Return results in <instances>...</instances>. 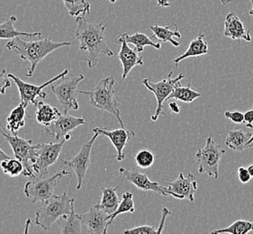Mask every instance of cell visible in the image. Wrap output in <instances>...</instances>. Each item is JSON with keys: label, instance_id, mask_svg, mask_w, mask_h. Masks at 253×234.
I'll list each match as a JSON object with an SVG mask.
<instances>
[{"label": "cell", "instance_id": "1", "mask_svg": "<svg viewBox=\"0 0 253 234\" xmlns=\"http://www.w3.org/2000/svg\"><path fill=\"white\" fill-rule=\"evenodd\" d=\"M76 24L75 36L80 41V50L88 53L86 61L89 69L96 68L101 54L114 55L106 40L107 25L89 23L84 16L76 17Z\"/></svg>", "mask_w": 253, "mask_h": 234}, {"label": "cell", "instance_id": "2", "mask_svg": "<svg viewBox=\"0 0 253 234\" xmlns=\"http://www.w3.org/2000/svg\"><path fill=\"white\" fill-rule=\"evenodd\" d=\"M22 36H16L11 39L6 43L5 47L9 51H15L23 61L29 62L26 76L33 77L36 68L41 61L51 52L64 46L71 45L70 41H53L49 38H45L38 41H26L21 38Z\"/></svg>", "mask_w": 253, "mask_h": 234}, {"label": "cell", "instance_id": "3", "mask_svg": "<svg viewBox=\"0 0 253 234\" xmlns=\"http://www.w3.org/2000/svg\"><path fill=\"white\" fill-rule=\"evenodd\" d=\"M115 85L116 78L114 77H106L90 91L80 90V94L87 95L90 105L101 110L102 112L111 114L117 118L122 128H126L122 119L121 104L117 99V93L114 88Z\"/></svg>", "mask_w": 253, "mask_h": 234}, {"label": "cell", "instance_id": "4", "mask_svg": "<svg viewBox=\"0 0 253 234\" xmlns=\"http://www.w3.org/2000/svg\"><path fill=\"white\" fill-rule=\"evenodd\" d=\"M74 197H70L66 192L57 195H54L51 198L42 203V205L36 211V223L44 231L51 230V226L63 215L70 214L74 208Z\"/></svg>", "mask_w": 253, "mask_h": 234}, {"label": "cell", "instance_id": "5", "mask_svg": "<svg viewBox=\"0 0 253 234\" xmlns=\"http://www.w3.org/2000/svg\"><path fill=\"white\" fill-rule=\"evenodd\" d=\"M84 78L85 76L83 74L79 76H68L67 74L51 84V90L55 95L61 107H63V112L78 110L80 108L77 99L80 94L78 86Z\"/></svg>", "mask_w": 253, "mask_h": 234}, {"label": "cell", "instance_id": "6", "mask_svg": "<svg viewBox=\"0 0 253 234\" xmlns=\"http://www.w3.org/2000/svg\"><path fill=\"white\" fill-rule=\"evenodd\" d=\"M225 153L226 151L220 144L215 143L213 135L210 134L207 139L206 145L196 153V159L199 163L198 172L208 174L209 177L217 179L220 161Z\"/></svg>", "mask_w": 253, "mask_h": 234}, {"label": "cell", "instance_id": "7", "mask_svg": "<svg viewBox=\"0 0 253 234\" xmlns=\"http://www.w3.org/2000/svg\"><path fill=\"white\" fill-rule=\"evenodd\" d=\"M70 175L71 172L64 168L50 177H37L26 182L24 188V193L32 200L33 203H42L55 195L54 189L59 179Z\"/></svg>", "mask_w": 253, "mask_h": 234}, {"label": "cell", "instance_id": "8", "mask_svg": "<svg viewBox=\"0 0 253 234\" xmlns=\"http://www.w3.org/2000/svg\"><path fill=\"white\" fill-rule=\"evenodd\" d=\"M3 130V136L5 137V141L9 143L11 149L13 150L14 157L19 159L21 162L24 164L25 170L23 176L28 177L32 179L36 178V176L33 171V164L36 160V144H34L33 140H27L21 138L17 134H8L4 127Z\"/></svg>", "mask_w": 253, "mask_h": 234}, {"label": "cell", "instance_id": "9", "mask_svg": "<svg viewBox=\"0 0 253 234\" xmlns=\"http://www.w3.org/2000/svg\"><path fill=\"white\" fill-rule=\"evenodd\" d=\"M66 142L63 139L61 142L36 144V160L32 166L36 178L48 176L49 168L58 160Z\"/></svg>", "mask_w": 253, "mask_h": 234}, {"label": "cell", "instance_id": "10", "mask_svg": "<svg viewBox=\"0 0 253 234\" xmlns=\"http://www.w3.org/2000/svg\"><path fill=\"white\" fill-rule=\"evenodd\" d=\"M172 75L173 72H170L167 78L159 82H152L150 78L142 79V84L154 94L157 100V108L152 117V120L154 122L157 121L160 116H165V113L163 112V104L167 101L168 97L172 93L174 88L180 84V80L185 78L184 73H180L175 78H172Z\"/></svg>", "mask_w": 253, "mask_h": 234}, {"label": "cell", "instance_id": "11", "mask_svg": "<svg viewBox=\"0 0 253 234\" xmlns=\"http://www.w3.org/2000/svg\"><path fill=\"white\" fill-rule=\"evenodd\" d=\"M69 73V70L66 69L63 72L58 74L57 76L54 77L53 78H51L48 81L44 82L43 84H42L40 86H37L36 84H32V83H28V82L24 81L22 80L20 78L15 76L12 73H8L7 77L13 79L15 82L18 92H19V96H20V103L24 105V107H27L31 104L36 105V98L37 97H42V98H46L47 97V93L43 91V89L48 86H51L53 82L56 80L60 79L61 77L65 76Z\"/></svg>", "mask_w": 253, "mask_h": 234}, {"label": "cell", "instance_id": "12", "mask_svg": "<svg viewBox=\"0 0 253 234\" xmlns=\"http://www.w3.org/2000/svg\"><path fill=\"white\" fill-rule=\"evenodd\" d=\"M99 134L97 132H94V135L92 136L91 139L81 146L80 152L77 153V155H75L73 158L70 160L61 159V162L67 166V168L72 169L73 172L76 175L77 191H80L82 188L84 178L86 177V171L90 165L92 148Z\"/></svg>", "mask_w": 253, "mask_h": 234}, {"label": "cell", "instance_id": "13", "mask_svg": "<svg viewBox=\"0 0 253 234\" xmlns=\"http://www.w3.org/2000/svg\"><path fill=\"white\" fill-rule=\"evenodd\" d=\"M119 173L122 177L126 178L129 182L133 184L137 189L142 191H153L160 194L164 196L171 195L173 196L172 192H170L168 187H163L158 182L152 181L146 174L140 172L136 168L126 169L125 168H119Z\"/></svg>", "mask_w": 253, "mask_h": 234}, {"label": "cell", "instance_id": "14", "mask_svg": "<svg viewBox=\"0 0 253 234\" xmlns=\"http://www.w3.org/2000/svg\"><path fill=\"white\" fill-rule=\"evenodd\" d=\"M84 124H86L85 118L73 117L69 112H63L50 126L45 127V132L46 134L53 136L55 142H59L74 129Z\"/></svg>", "mask_w": 253, "mask_h": 234}, {"label": "cell", "instance_id": "15", "mask_svg": "<svg viewBox=\"0 0 253 234\" xmlns=\"http://www.w3.org/2000/svg\"><path fill=\"white\" fill-rule=\"evenodd\" d=\"M93 132H97L99 135H103L108 138L113 145L117 150V155L112 158H117L118 161H122L126 158V154L124 153V149L126 148L128 142L135 137V132L127 128H120L116 130H107V128H93Z\"/></svg>", "mask_w": 253, "mask_h": 234}, {"label": "cell", "instance_id": "16", "mask_svg": "<svg viewBox=\"0 0 253 234\" xmlns=\"http://www.w3.org/2000/svg\"><path fill=\"white\" fill-rule=\"evenodd\" d=\"M110 215L104 212L97 204L90 207L86 214H81V222L89 234H106L109 228Z\"/></svg>", "mask_w": 253, "mask_h": 234}, {"label": "cell", "instance_id": "17", "mask_svg": "<svg viewBox=\"0 0 253 234\" xmlns=\"http://www.w3.org/2000/svg\"><path fill=\"white\" fill-rule=\"evenodd\" d=\"M198 188V181L191 173L187 174V176L179 173L175 180L168 183V189L172 192L174 198L187 199L190 202H194Z\"/></svg>", "mask_w": 253, "mask_h": 234}, {"label": "cell", "instance_id": "18", "mask_svg": "<svg viewBox=\"0 0 253 234\" xmlns=\"http://www.w3.org/2000/svg\"><path fill=\"white\" fill-rule=\"evenodd\" d=\"M117 43L121 44V49L118 53V59L121 61L123 66L122 78L126 79L128 74L135 66L143 65V58L139 55V52L136 50H133L129 47L126 40H124L120 36L116 40Z\"/></svg>", "mask_w": 253, "mask_h": 234}, {"label": "cell", "instance_id": "19", "mask_svg": "<svg viewBox=\"0 0 253 234\" xmlns=\"http://www.w3.org/2000/svg\"><path fill=\"white\" fill-rule=\"evenodd\" d=\"M223 35L233 40L243 39L246 41H252L250 31L245 28V26L238 16L232 12L225 16Z\"/></svg>", "mask_w": 253, "mask_h": 234}, {"label": "cell", "instance_id": "20", "mask_svg": "<svg viewBox=\"0 0 253 234\" xmlns=\"http://www.w3.org/2000/svg\"><path fill=\"white\" fill-rule=\"evenodd\" d=\"M208 52H209V47H208V41L206 40V36L204 33H200L189 43L187 51H185L182 55L176 58L174 60V62L176 66H177L180 61H183L187 58L203 56L208 54Z\"/></svg>", "mask_w": 253, "mask_h": 234}, {"label": "cell", "instance_id": "21", "mask_svg": "<svg viewBox=\"0 0 253 234\" xmlns=\"http://www.w3.org/2000/svg\"><path fill=\"white\" fill-rule=\"evenodd\" d=\"M36 106V120L44 127L50 126L61 114L58 108L43 101H37Z\"/></svg>", "mask_w": 253, "mask_h": 234}, {"label": "cell", "instance_id": "22", "mask_svg": "<svg viewBox=\"0 0 253 234\" xmlns=\"http://www.w3.org/2000/svg\"><path fill=\"white\" fill-rule=\"evenodd\" d=\"M253 133L244 132L243 130H229L224 144L231 150L243 152V150L247 149V143L253 136Z\"/></svg>", "mask_w": 253, "mask_h": 234}, {"label": "cell", "instance_id": "23", "mask_svg": "<svg viewBox=\"0 0 253 234\" xmlns=\"http://www.w3.org/2000/svg\"><path fill=\"white\" fill-rule=\"evenodd\" d=\"M57 222L62 234H80L82 233L81 214L76 213L74 208L71 210L70 214L61 216Z\"/></svg>", "mask_w": 253, "mask_h": 234}, {"label": "cell", "instance_id": "24", "mask_svg": "<svg viewBox=\"0 0 253 234\" xmlns=\"http://www.w3.org/2000/svg\"><path fill=\"white\" fill-rule=\"evenodd\" d=\"M17 20L16 16L12 15L4 23L0 24V40H11L16 36H26V37H37L42 36V32L28 33L21 32L15 28V22Z\"/></svg>", "mask_w": 253, "mask_h": 234}, {"label": "cell", "instance_id": "25", "mask_svg": "<svg viewBox=\"0 0 253 234\" xmlns=\"http://www.w3.org/2000/svg\"><path fill=\"white\" fill-rule=\"evenodd\" d=\"M150 29L153 33L152 37H156L161 42H170L175 47L180 45V42L174 39L175 37H182L176 24H174V30H171L169 26H162L160 25H152L150 26Z\"/></svg>", "mask_w": 253, "mask_h": 234}, {"label": "cell", "instance_id": "26", "mask_svg": "<svg viewBox=\"0 0 253 234\" xmlns=\"http://www.w3.org/2000/svg\"><path fill=\"white\" fill-rule=\"evenodd\" d=\"M120 37L123 38L124 40H126L127 43H132V44L135 46V50L139 53H141V52L144 51V48L147 46H152L157 50L162 49V43L161 42L152 41V37H149L145 34H142L140 32H136L132 35L124 33V34H122Z\"/></svg>", "mask_w": 253, "mask_h": 234}, {"label": "cell", "instance_id": "27", "mask_svg": "<svg viewBox=\"0 0 253 234\" xmlns=\"http://www.w3.org/2000/svg\"><path fill=\"white\" fill-rule=\"evenodd\" d=\"M29 116L26 113V107L23 104H19L14 108L10 115L6 118V129L13 134H17L21 128L26 125V117Z\"/></svg>", "mask_w": 253, "mask_h": 234}, {"label": "cell", "instance_id": "28", "mask_svg": "<svg viewBox=\"0 0 253 234\" xmlns=\"http://www.w3.org/2000/svg\"><path fill=\"white\" fill-rule=\"evenodd\" d=\"M102 197L101 201L97 205L100 208L106 212L107 214L111 215L116 212L119 203L120 199L117 195V188H113V187H106L102 188Z\"/></svg>", "mask_w": 253, "mask_h": 234}, {"label": "cell", "instance_id": "29", "mask_svg": "<svg viewBox=\"0 0 253 234\" xmlns=\"http://www.w3.org/2000/svg\"><path fill=\"white\" fill-rule=\"evenodd\" d=\"M201 97V93L194 90L191 88V84L187 85V87H182L180 84L177 85V87L174 88L172 93L168 97L169 99H176L181 102L192 103L194 100H196L198 97Z\"/></svg>", "mask_w": 253, "mask_h": 234}, {"label": "cell", "instance_id": "30", "mask_svg": "<svg viewBox=\"0 0 253 234\" xmlns=\"http://www.w3.org/2000/svg\"><path fill=\"white\" fill-rule=\"evenodd\" d=\"M71 16L79 17L90 14L91 4L86 0H62Z\"/></svg>", "mask_w": 253, "mask_h": 234}, {"label": "cell", "instance_id": "31", "mask_svg": "<svg viewBox=\"0 0 253 234\" xmlns=\"http://www.w3.org/2000/svg\"><path fill=\"white\" fill-rule=\"evenodd\" d=\"M253 223L248 220H237L228 227L223 229L214 230L211 232L213 234H246L253 232Z\"/></svg>", "mask_w": 253, "mask_h": 234}, {"label": "cell", "instance_id": "32", "mask_svg": "<svg viewBox=\"0 0 253 234\" xmlns=\"http://www.w3.org/2000/svg\"><path fill=\"white\" fill-rule=\"evenodd\" d=\"M134 212H135V207H134V202H133V195L131 192H125L122 195L121 201H120L116 212L110 215L109 225L113 224V222L115 221L118 215L126 214V213L132 214Z\"/></svg>", "mask_w": 253, "mask_h": 234}, {"label": "cell", "instance_id": "33", "mask_svg": "<svg viewBox=\"0 0 253 234\" xmlns=\"http://www.w3.org/2000/svg\"><path fill=\"white\" fill-rule=\"evenodd\" d=\"M0 166L3 172L11 178H15L23 175L25 170L24 164L15 157L3 160L2 162H0Z\"/></svg>", "mask_w": 253, "mask_h": 234}, {"label": "cell", "instance_id": "34", "mask_svg": "<svg viewBox=\"0 0 253 234\" xmlns=\"http://www.w3.org/2000/svg\"><path fill=\"white\" fill-rule=\"evenodd\" d=\"M156 155L150 150H142L135 155L136 165L141 168H149L155 162Z\"/></svg>", "mask_w": 253, "mask_h": 234}, {"label": "cell", "instance_id": "35", "mask_svg": "<svg viewBox=\"0 0 253 234\" xmlns=\"http://www.w3.org/2000/svg\"><path fill=\"white\" fill-rule=\"evenodd\" d=\"M126 234H158V229L151 225H141L132 229L126 230L124 232Z\"/></svg>", "mask_w": 253, "mask_h": 234}, {"label": "cell", "instance_id": "36", "mask_svg": "<svg viewBox=\"0 0 253 234\" xmlns=\"http://www.w3.org/2000/svg\"><path fill=\"white\" fill-rule=\"evenodd\" d=\"M224 117L234 123L244 122V114L240 111H225Z\"/></svg>", "mask_w": 253, "mask_h": 234}, {"label": "cell", "instance_id": "37", "mask_svg": "<svg viewBox=\"0 0 253 234\" xmlns=\"http://www.w3.org/2000/svg\"><path fill=\"white\" fill-rule=\"evenodd\" d=\"M11 87V82L8 80L5 70L0 72V95H5L8 87Z\"/></svg>", "mask_w": 253, "mask_h": 234}, {"label": "cell", "instance_id": "38", "mask_svg": "<svg viewBox=\"0 0 253 234\" xmlns=\"http://www.w3.org/2000/svg\"><path fill=\"white\" fill-rule=\"evenodd\" d=\"M238 178L239 181L242 184H248L251 179L252 176L249 172L248 168L245 167H240L238 168Z\"/></svg>", "mask_w": 253, "mask_h": 234}, {"label": "cell", "instance_id": "39", "mask_svg": "<svg viewBox=\"0 0 253 234\" xmlns=\"http://www.w3.org/2000/svg\"><path fill=\"white\" fill-rule=\"evenodd\" d=\"M170 214H171V212L169 209L166 208V207L162 208V221H161V224H160L159 227H158V234H162V231H163V226H164V224H165V220Z\"/></svg>", "mask_w": 253, "mask_h": 234}, {"label": "cell", "instance_id": "40", "mask_svg": "<svg viewBox=\"0 0 253 234\" xmlns=\"http://www.w3.org/2000/svg\"><path fill=\"white\" fill-rule=\"evenodd\" d=\"M244 123L246 127L253 129V109L244 113Z\"/></svg>", "mask_w": 253, "mask_h": 234}, {"label": "cell", "instance_id": "41", "mask_svg": "<svg viewBox=\"0 0 253 234\" xmlns=\"http://www.w3.org/2000/svg\"><path fill=\"white\" fill-rule=\"evenodd\" d=\"M175 0H157L158 5L161 7H168L172 5Z\"/></svg>", "mask_w": 253, "mask_h": 234}, {"label": "cell", "instance_id": "42", "mask_svg": "<svg viewBox=\"0 0 253 234\" xmlns=\"http://www.w3.org/2000/svg\"><path fill=\"white\" fill-rule=\"evenodd\" d=\"M169 107L170 108V110L174 114H179L180 113V107L178 106L177 102H170L169 104Z\"/></svg>", "mask_w": 253, "mask_h": 234}, {"label": "cell", "instance_id": "43", "mask_svg": "<svg viewBox=\"0 0 253 234\" xmlns=\"http://www.w3.org/2000/svg\"><path fill=\"white\" fill-rule=\"evenodd\" d=\"M12 158V157L9 156V155H7V154L1 149V147H0V162H2V161L5 160V159H8V158Z\"/></svg>", "mask_w": 253, "mask_h": 234}, {"label": "cell", "instance_id": "44", "mask_svg": "<svg viewBox=\"0 0 253 234\" xmlns=\"http://www.w3.org/2000/svg\"><path fill=\"white\" fill-rule=\"evenodd\" d=\"M232 1H233V0H221V3L223 4V5H226L229 4V3H231ZM251 2H253V0H250Z\"/></svg>", "mask_w": 253, "mask_h": 234}, {"label": "cell", "instance_id": "45", "mask_svg": "<svg viewBox=\"0 0 253 234\" xmlns=\"http://www.w3.org/2000/svg\"><path fill=\"white\" fill-rule=\"evenodd\" d=\"M253 146V136L252 138L250 139V141H249L248 143H247V148H252Z\"/></svg>", "mask_w": 253, "mask_h": 234}, {"label": "cell", "instance_id": "46", "mask_svg": "<svg viewBox=\"0 0 253 234\" xmlns=\"http://www.w3.org/2000/svg\"><path fill=\"white\" fill-rule=\"evenodd\" d=\"M248 170L250 174H251V176H252V178H253V164L249 166Z\"/></svg>", "mask_w": 253, "mask_h": 234}, {"label": "cell", "instance_id": "47", "mask_svg": "<svg viewBox=\"0 0 253 234\" xmlns=\"http://www.w3.org/2000/svg\"><path fill=\"white\" fill-rule=\"evenodd\" d=\"M252 3H253V8H252V9L250 10V12H249V14H250V15H253V2H252Z\"/></svg>", "mask_w": 253, "mask_h": 234}, {"label": "cell", "instance_id": "48", "mask_svg": "<svg viewBox=\"0 0 253 234\" xmlns=\"http://www.w3.org/2000/svg\"><path fill=\"white\" fill-rule=\"evenodd\" d=\"M111 2L112 4H115L117 2V0H109Z\"/></svg>", "mask_w": 253, "mask_h": 234}, {"label": "cell", "instance_id": "49", "mask_svg": "<svg viewBox=\"0 0 253 234\" xmlns=\"http://www.w3.org/2000/svg\"></svg>", "mask_w": 253, "mask_h": 234}]
</instances>
